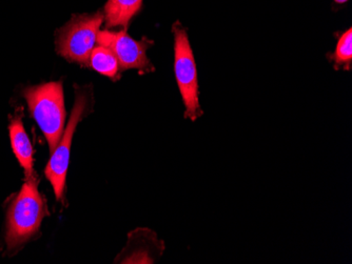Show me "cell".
<instances>
[{
	"mask_svg": "<svg viewBox=\"0 0 352 264\" xmlns=\"http://www.w3.org/2000/svg\"><path fill=\"white\" fill-rule=\"evenodd\" d=\"M49 215L45 197L39 193L36 176L25 180L7 214L8 251L16 252L36 235L43 218Z\"/></svg>",
	"mask_w": 352,
	"mask_h": 264,
	"instance_id": "6da1fadb",
	"label": "cell"
},
{
	"mask_svg": "<svg viewBox=\"0 0 352 264\" xmlns=\"http://www.w3.org/2000/svg\"><path fill=\"white\" fill-rule=\"evenodd\" d=\"M30 113L45 135L51 153L55 151L66 122L63 82H54L29 86L23 92Z\"/></svg>",
	"mask_w": 352,
	"mask_h": 264,
	"instance_id": "7a4b0ae2",
	"label": "cell"
},
{
	"mask_svg": "<svg viewBox=\"0 0 352 264\" xmlns=\"http://www.w3.org/2000/svg\"><path fill=\"white\" fill-rule=\"evenodd\" d=\"M104 12L74 15L56 32V52L71 62L89 67L91 52L98 43Z\"/></svg>",
	"mask_w": 352,
	"mask_h": 264,
	"instance_id": "3957f363",
	"label": "cell"
},
{
	"mask_svg": "<svg viewBox=\"0 0 352 264\" xmlns=\"http://www.w3.org/2000/svg\"><path fill=\"white\" fill-rule=\"evenodd\" d=\"M174 34V72L184 104L186 119H199L204 112L199 106L197 64L192 52L187 31L179 23L172 27Z\"/></svg>",
	"mask_w": 352,
	"mask_h": 264,
	"instance_id": "277c9868",
	"label": "cell"
},
{
	"mask_svg": "<svg viewBox=\"0 0 352 264\" xmlns=\"http://www.w3.org/2000/svg\"><path fill=\"white\" fill-rule=\"evenodd\" d=\"M88 88H77L75 92V102L71 112L68 125L63 131L60 143L52 153L49 163L45 169V175L50 181L54 190L57 200H61L66 189L67 171H68L69 160H70V149L72 145L73 135L76 131L77 125L88 115L90 108V96Z\"/></svg>",
	"mask_w": 352,
	"mask_h": 264,
	"instance_id": "5b68a950",
	"label": "cell"
},
{
	"mask_svg": "<svg viewBox=\"0 0 352 264\" xmlns=\"http://www.w3.org/2000/svg\"><path fill=\"white\" fill-rule=\"evenodd\" d=\"M98 43L110 49L118 58L120 69L124 70L140 71V73H149L154 71L153 64L147 57V50L151 41L142 39L136 41L126 33V29L120 32H112L109 29L100 31Z\"/></svg>",
	"mask_w": 352,
	"mask_h": 264,
	"instance_id": "8992f818",
	"label": "cell"
},
{
	"mask_svg": "<svg viewBox=\"0 0 352 264\" xmlns=\"http://www.w3.org/2000/svg\"><path fill=\"white\" fill-rule=\"evenodd\" d=\"M164 242L148 228H138L129 234L126 248L116 259V263H154L163 253Z\"/></svg>",
	"mask_w": 352,
	"mask_h": 264,
	"instance_id": "52a82bcc",
	"label": "cell"
},
{
	"mask_svg": "<svg viewBox=\"0 0 352 264\" xmlns=\"http://www.w3.org/2000/svg\"><path fill=\"white\" fill-rule=\"evenodd\" d=\"M21 119V108H19L10 121V139L16 158L19 159V163L25 169V178L29 179L35 176L33 171V147Z\"/></svg>",
	"mask_w": 352,
	"mask_h": 264,
	"instance_id": "ba28073f",
	"label": "cell"
},
{
	"mask_svg": "<svg viewBox=\"0 0 352 264\" xmlns=\"http://www.w3.org/2000/svg\"><path fill=\"white\" fill-rule=\"evenodd\" d=\"M142 7V0H108L104 12L107 27L126 29Z\"/></svg>",
	"mask_w": 352,
	"mask_h": 264,
	"instance_id": "9c48e42d",
	"label": "cell"
},
{
	"mask_svg": "<svg viewBox=\"0 0 352 264\" xmlns=\"http://www.w3.org/2000/svg\"><path fill=\"white\" fill-rule=\"evenodd\" d=\"M89 67L111 80H120V69L118 58L110 49L104 45H98L93 49L89 58Z\"/></svg>",
	"mask_w": 352,
	"mask_h": 264,
	"instance_id": "30bf717a",
	"label": "cell"
},
{
	"mask_svg": "<svg viewBox=\"0 0 352 264\" xmlns=\"http://www.w3.org/2000/svg\"><path fill=\"white\" fill-rule=\"evenodd\" d=\"M330 60L333 61L336 69L343 67L344 70H350L352 62V29H348L346 32L340 36L338 40L337 48L333 54L328 56Z\"/></svg>",
	"mask_w": 352,
	"mask_h": 264,
	"instance_id": "8fae6325",
	"label": "cell"
},
{
	"mask_svg": "<svg viewBox=\"0 0 352 264\" xmlns=\"http://www.w3.org/2000/svg\"><path fill=\"white\" fill-rule=\"evenodd\" d=\"M337 3H345L348 0H334Z\"/></svg>",
	"mask_w": 352,
	"mask_h": 264,
	"instance_id": "7c38bea8",
	"label": "cell"
}]
</instances>
